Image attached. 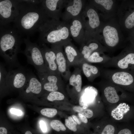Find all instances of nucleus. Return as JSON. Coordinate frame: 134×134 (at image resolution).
<instances>
[{
    "mask_svg": "<svg viewBox=\"0 0 134 134\" xmlns=\"http://www.w3.org/2000/svg\"><path fill=\"white\" fill-rule=\"evenodd\" d=\"M115 128L113 125H106L103 129L101 134H115Z\"/></svg>",
    "mask_w": 134,
    "mask_h": 134,
    "instance_id": "obj_32",
    "label": "nucleus"
},
{
    "mask_svg": "<svg viewBox=\"0 0 134 134\" xmlns=\"http://www.w3.org/2000/svg\"><path fill=\"white\" fill-rule=\"evenodd\" d=\"M23 40L26 45V48L21 52L26 56L28 63L33 65L37 72H46L43 58L39 46L36 43L31 42L28 36Z\"/></svg>",
    "mask_w": 134,
    "mask_h": 134,
    "instance_id": "obj_7",
    "label": "nucleus"
},
{
    "mask_svg": "<svg viewBox=\"0 0 134 134\" xmlns=\"http://www.w3.org/2000/svg\"><path fill=\"white\" fill-rule=\"evenodd\" d=\"M96 51L104 52L107 51L97 40L95 38L85 40L81 45L79 51L84 62L93 52Z\"/></svg>",
    "mask_w": 134,
    "mask_h": 134,
    "instance_id": "obj_18",
    "label": "nucleus"
},
{
    "mask_svg": "<svg viewBox=\"0 0 134 134\" xmlns=\"http://www.w3.org/2000/svg\"><path fill=\"white\" fill-rule=\"evenodd\" d=\"M63 47L69 67L71 66H80L84 62L79 51L71 42Z\"/></svg>",
    "mask_w": 134,
    "mask_h": 134,
    "instance_id": "obj_19",
    "label": "nucleus"
},
{
    "mask_svg": "<svg viewBox=\"0 0 134 134\" xmlns=\"http://www.w3.org/2000/svg\"></svg>",
    "mask_w": 134,
    "mask_h": 134,
    "instance_id": "obj_41",
    "label": "nucleus"
},
{
    "mask_svg": "<svg viewBox=\"0 0 134 134\" xmlns=\"http://www.w3.org/2000/svg\"><path fill=\"white\" fill-rule=\"evenodd\" d=\"M104 95L107 100L112 103L118 102L119 97L115 88L111 86H108L105 88L104 91Z\"/></svg>",
    "mask_w": 134,
    "mask_h": 134,
    "instance_id": "obj_25",
    "label": "nucleus"
},
{
    "mask_svg": "<svg viewBox=\"0 0 134 134\" xmlns=\"http://www.w3.org/2000/svg\"><path fill=\"white\" fill-rule=\"evenodd\" d=\"M80 66L84 75L90 81H93L101 74L100 71L96 67L85 62H83Z\"/></svg>",
    "mask_w": 134,
    "mask_h": 134,
    "instance_id": "obj_22",
    "label": "nucleus"
},
{
    "mask_svg": "<svg viewBox=\"0 0 134 134\" xmlns=\"http://www.w3.org/2000/svg\"><path fill=\"white\" fill-rule=\"evenodd\" d=\"M69 23L71 37L81 45L85 40V32L80 15L71 20Z\"/></svg>",
    "mask_w": 134,
    "mask_h": 134,
    "instance_id": "obj_17",
    "label": "nucleus"
},
{
    "mask_svg": "<svg viewBox=\"0 0 134 134\" xmlns=\"http://www.w3.org/2000/svg\"><path fill=\"white\" fill-rule=\"evenodd\" d=\"M103 52L96 51L93 52L85 62L88 63H103L108 62L111 58L105 55Z\"/></svg>",
    "mask_w": 134,
    "mask_h": 134,
    "instance_id": "obj_23",
    "label": "nucleus"
},
{
    "mask_svg": "<svg viewBox=\"0 0 134 134\" xmlns=\"http://www.w3.org/2000/svg\"><path fill=\"white\" fill-rule=\"evenodd\" d=\"M39 46L43 58L46 72L50 74L60 75L58 71L56 54L54 51L45 44H40Z\"/></svg>",
    "mask_w": 134,
    "mask_h": 134,
    "instance_id": "obj_16",
    "label": "nucleus"
},
{
    "mask_svg": "<svg viewBox=\"0 0 134 134\" xmlns=\"http://www.w3.org/2000/svg\"><path fill=\"white\" fill-rule=\"evenodd\" d=\"M116 15L118 23L122 32L129 34L131 39L134 34V7L133 1H123L118 7Z\"/></svg>",
    "mask_w": 134,
    "mask_h": 134,
    "instance_id": "obj_6",
    "label": "nucleus"
},
{
    "mask_svg": "<svg viewBox=\"0 0 134 134\" xmlns=\"http://www.w3.org/2000/svg\"><path fill=\"white\" fill-rule=\"evenodd\" d=\"M100 16L97 9L90 1L86 4L80 15L85 31V40L96 39L103 22Z\"/></svg>",
    "mask_w": 134,
    "mask_h": 134,
    "instance_id": "obj_5",
    "label": "nucleus"
},
{
    "mask_svg": "<svg viewBox=\"0 0 134 134\" xmlns=\"http://www.w3.org/2000/svg\"><path fill=\"white\" fill-rule=\"evenodd\" d=\"M40 126L42 131L44 133L47 132V128L46 123L43 121H40Z\"/></svg>",
    "mask_w": 134,
    "mask_h": 134,
    "instance_id": "obj_33",
    "label": "nucleus"
},
{
    "mask_svg": "<svg viewBox=\"0 0 134 134\" xmlns=\"http://www.w3.org/2000/svg\"><path fill=\"white\" fill-rule=\"evenodd\" d=\"M78 116L81 122L85 123H86L88 122V121L87 117L81 113H79L78 114Z\"/></svg>",
    "mask_w": 134,
    "mask_h": 134,
    "instance_id": "obj_37",
    "label": "nucleus"
},
{
    "mask_svg": "<svg viewBox=\"0 0 134 134\" xmlns=\"http://www.w3.org/2000/svg\"><path fill=\"white\" fill-rule=\"evenodd\" d=\"M40 44L47 43L64 46L71 42L69 23L50 18L39 28Z\"/></svg>",
    "mask_w": 134,
    "mask_h": 134,
    "instance_id": "obj_2",
    "label": "nucleus"
},
{
    "mask_svg": "<svg viewBox=\"0 0 134 134\" xmlns=\"http://www.w3.org/2000/svg\"><path fill=\"white\" fill-rule=\"evenodd\" d=\"M30 70L21 66L9 71L6 79L7 86H11L17 89L23 87L27 81Z\"/></svg>",
    "mask_w": 134,
    "mask_h": 134,
    "instance_id": "obj_8",
    "label": "nucleus"
},
{
    "mask_svg": "<svg viewBox=\"0 0 134 134\" xmlns=\"http://www.w3.org/2000/svg\"><path fill=\"white\" fill-rule=\"evenodd\" d=\"M23 1L35 4H39L41 3L43 0H22Z\"/></svg>",
    "mask_w": 134,
    "mask_h": 134,
    "instance_id": "obj_35",
    "label": "nucleus"
},
{
    "mask_svg": "<svg viewBox=\"0 0 134 134\" xmlns=\"http://www.w3.org/2000/svg\"><path fill=\"white\" fill-rule=\"evenodd\" d=\"M43 87L49 92L58 91L60 86L63 84L60 75L52 74L47 72L37 73Z\"/></svg>",
    "mask_w": 134,
    "mask_h": 134,
    "instance_id": "obj_14",
    "label": "nucleus"
},
{
    "mask_svg": "<svg viewBox=\"0 0 134 134\" xmlns=\"http://www.w3.org/2000/svg\"><path fill=\"white\" fill-rule=\"evenodd\" d=\"M130 107L125 103H121L111 113L113 117L116 120H120L122 119L124 114L130 110Z\"/></svg>",
    "mask_w": 134,
    "mask_h": 134,
    "instance_id": "obj_24",
    "label": "nucleus"
},
{
    "mask_svg": "<svg viewBox=\"0 0 134 134\" xmlns=\"http://www.w3.org/2000/svg\"><path fill=\"white\" fill-rule=\"evenodd\" d=\"M25 134H32V133L30 131H28L26 132Z\"/></svg>",
    "mask_w": 134,
    "mask_h": 134,
    "instance_id": "obj_39",
    "label": "nucleus"
},
{
    "mask_svg": "<svg viewBox=\"0 0 134 134\" xmlns=\"http://www.w3.org/2000/svg\"><path fill=\"white\" fill-rule=\"evenodd\" d=\"M96 37L106 49L113 51L126 46V40L115 17L105 20Z\"/></svg>",
    "mask_w": 134,
    "mask_h": 134,
    "instance_id": "obj_4",
    "label": "nucleus"
},
{
    "mask_svg": "<svg viewBox=\"0 0 134 134\" xmlns=\"http://www.w3.org/2000/svg\"><path fill=\"white\" fill-rule=\"evenodd\" d=\"M8 72H7L4 67L0 64V89H2L7 86L6 79Z\"/></svg>",
    "mask_w": 134,
    "mask_h": 134,
    "instance_id": "obj_27",
    "label": "nucleus"
},
{
    "mask_svg": "<svg viewBox=\"0 0 134 134\" xmlns=\"http://www.w3.org/2000/svg\"><path fill=\"white\" fill-rule=\"evenodd\" d=\"M10 112L18 116H21L23 114L22 112L20 110L12 108L10 110Z\"/></svg>",
    "mask_w": 134,
    "mask_h": 134,
    "instance_id": "obj_36",
    "label": "nucleus"
},
{
    "mask_svg": "<svg viewBox=\"0 0 134 134\" xmlns=\"http://www.w3.org/2000/svg\"><path fill=\"white\" fill-rule=\"evenodd\" d=\"M72 117L77 124L78 125H80L81 124V122L80 121L75 115H72Z\"/></svg>",
    "mask_w": 134,
    "mask_h": 134,
    "instance_id": "obj_38",
    "label": "nucleus"
},
{
    "mask_svg": "<svg viewBox=\"0 0 134 134\" xmlns=\"http://www.w3.org/2000/svg\"><path fill=\"white\" fill-rule=\"evenodd\" d=\"M65 98L64 95L59 91H54L50 92L47 97V99L51 101L55 100H61Z\"/></svg>",
    "mask_w": 134,
    "mask_h": 134,
    "instance_id": "obj_26",
    "label": "nucleus"
},
{
    "mask_svg": "<svg viewBox=\"0 0 134 134\" xmlns=\"http://www.w3.org/2000/svg\"><path fill=\"white\" fill-rule=\"evenodd\" d=\"M19 13L13 21L14 27L22 36L29 37L50 19L41 5L19 0Z\"/></svg>",
    "mask_w": 134,
    "mask_h": 134,
    "instance_id": "obj_1",
    "label": "nucleus"
},
{
    "mask_svg": "<svg viewBox=\"0 0 134 134\" xmlns=\"http://www.w3.org/2000/svg\"><path fill=\"white\" fill-rule=\"evenodd\" d=\"M90 1L96 8L100 16L105 20L115 17L118 7L116 0H94Z\"/></svg>",
    "mask_w": 134,
    "mask_h": 134,
    "instance_id": "obj_10",
    "label": "nucleus"
},
{
    "mask_svg": "<svg viewBox=\"0 0 134 134\" xmlns=\"http://www.w3.org/2000/svg\"></svg>",
    "mask_w": 134,
    "mask_h": 134,
    "instance_id": "obj_40",
    "label": "nucleus"
},
{
    "mask_svg": "<svg viewBox=\"0 0 134 134\" xmlns=\"http://www.w3.org/2000/svg\"><path fill=\"white\" fill-rule=\"evenodd\" d=\"M65 122L66 126L69 130L74 132L77 131V124L74 121L72 117H68V119H65Z\"/></svg>",
    "mask_w": 134,
    "mask_h": 134,
    "instance_id": "obj_31",
    "label": "nucleus"
},
{
    "mask_svg": "<svg viewBox=\"0 0 134 134\" xmlns=\"http://www.w3.org/2000/svg\"><path fill=\"white\" fill-rule=\"evenodd\" d=\"M102 74L107 80L117 85L128 86L134 83L133 74L130 71L107 70L102 72Z\"/></svg>",
    "mask_w": 134,
    "mask_h": 134,
    "instance_id": "obj_11",
    "label": "nucleus"
},
{
    "mask_svg": "<svg viewBox=\"0 0 134 134\" xmlns=\"http://www.w3.org/2000/svg\"><path fill=\"white\" fill-rule=\"evenodd\" d=\"M43 115L49 117H52L57 113V109L55 108H45L42 109L40 111Z\"/></svg>",
    "mask_w": 134,
    "mask_h": 134,
    "instance_id": "obj_30",
    "label": "nucleus"
},
{
    "mask_svg": "<svg viewBox=\"0 0 134 134\" xmlns=\"http://www.w3.org/2000/svg\"><path fill=\"white\" fill-rule=\"evenodd\" d=\"M98 94L97 90L94 87L88 86L86 87L80 97V105L83 106V109H86L90 104L94 102Z\"/></svg>",
    "mask_w": 134,
    "mask_h": 134,
    "instance_id": "obj_20",
    "label": "nucleus"
},
{
    "mask_svg": "<svg viewBox=\"0 0 134 134\" xmlns=\"http://www.w3.org/2000/svg\"><path fill=\"white\" fill-rule=\"evenodd\" d=\"M22 36L14 27L11 26L0 37V52L8 65L9 71L21 66L17 55L21 51V46L23 41Z\"/></svg>",
    "mask_w": 134,
    "mask_h": 134,
    "instance_id": "obj_3",
    "label": "nucleus"
},
{
    "mask_svg": "<svg viewBox=\"0 0 134 134\" xmlns=\"http://www.w3.org/2000/svg\"><path fill=\"white\" fill-rule=\"evenodd\" d=\"M50 124L52 128L57 132H59L60 130L64 131L66 130L64 125L59 120H52Z\"/></svg>",
    "mask_w": 134,
    "mask_h": 134,
    "instance_id": "obj_29",
    "label": "nucleus"
},
{
    "mask_svg": "<svg viewBox=\"0 0 134 134\" xmlns=\"http://www.w3.org/2000/svg\"><path fill=\"white\" fill-rule=\"evenodd\" d=\"M117 134H132L131 130L128 128H124L120 130Z\"/></svg>",
    "mask_w": 134,
    "mask_h": 134,
    "instance_id": "obj_34",
    "label": "nucleus"
},
{
    "mask_svg": "<svg viewBox=\"0 0 134 134\" xmlns=\"http://www.w3.org/2000/svg\"><path fill=\"white\" fill-rule=\"evenodd\" d=\"M68 0H44L41 5L47 16L50 18L60 20L62 10Z\"/></svg>",
    "mask_w": 134,
    "mask_h": 134,
    "instance_id": "obj_12",
    "label": "nucleus"
},
{
    "mask_svg": "<svg viewBox=\"0 0 134 134\" xmlns=\"http://www.w3.org/2000/svg\"><path fill=\"white\" fill-rule=\"evenodd\" d=\"M25 85L27 88L24 92L27 94H39L41 92L43 88L40 81L31 69Z\"/></svg>",
    "mask_w": 134,
    "mask_h": 134,
    "instance_id": "obj_21",
    "label": "nucleus"
},
{
    "mask_svg": "<svg viewBox=\"0 0 134 134\" xmlns=\"http://www.w3.org/2000/svg\"><path fill=\"white\" fill-rule=\"evenodd\" d=\"M63 46L59 45H51V48L54 51L56 56V61L58 71L66 81H68L71 75L64 52Z\"/></svg>",
    "mask_w": 134,
    "mask_h": 134,
    "instance_id": "obj_15",
    "label": "nucleus"
},
{
    "mask_svg": "<svg viewBox=\"0 0 134 134\" xmlns=\"http://www.w3.org/2000/svg\"><path fill=\"white\" fill-rule=\"evenodd\" d=\"M75 111L81 113L88 118L91 117L93 115V111L89 109H84L79 106H75L73 108Z\"/></svg>",
    "mask_w": 134,
    "mask_h": 134,
    "instance_id": "obj_28",
    "label": "nucleus"
},
{
    "mask_svg": "<svg viewBox=\"0 0 134 134\" xmlns=\"http://www.w3.org/2000/svg\"><path fill=\"white\" fill-rule=\"evenodd\" d=\"M85 1L82 0H68L61 15L63 21L69 23L71 20L80 16L85 5Z\"/></svg>",
    "mask_w": 134,
    "mask_h": 134,
    "instance_id": "obj_13",
    "label": "nucleus"
},
{
    "mask_svg": "<svg viewBox=\"0 0 134 134\" xmlns=\"http://www.w3.org/2000/svg\"><path fill=\"white\" fill-rule=\"evenodd\" d=\"M113 66L121 70L128 71L134 65V52L133 44L126 47L118 56L109 61ZM108 61V62H109Z\"/></svg>",
    "mask_w": 134,
    "mask_h": 134,
    "instance_id": "obj_9",
    "label": "nucleus"
}]
</instances>
